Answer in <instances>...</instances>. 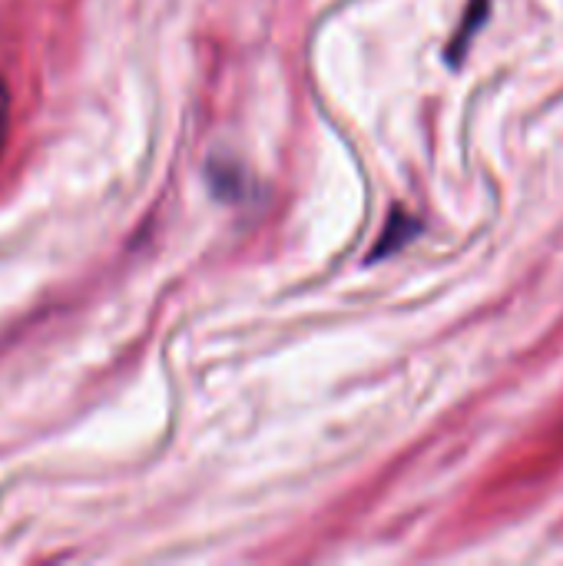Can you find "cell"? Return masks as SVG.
<instances>
[{"mask_svg":"<svg viewBox=\"0 0 563 566\" xmlns=\"http://www.w3.org/2000/svg\"><path fill=\"white\" fill-rule=\"evenodd\" d=\"M421 232V226L415 222V219H408L405 212L402 216H392V222L385 226V235L378 239V245H375V252H372V259H385L388 252H395V249H402L408 239H415Z\"/></svg>","mask_w":563,"mask_h":566,"instance_id":"obj_1","label":"cell"},{"mask_svg":"<svg viewBox=\"0 0 563 566\" xmlns=\"http://www.w3.org/2000/svg\"><path fill=\"white\" fill-rule=\"evenodd\" d=\"M484 17H488V0H475L471 10H468V17H465V23H461V30L455 33L451 56H461V53H465V46L471 43V33L484 23Z\"/></svg>","mask_w":563,"mask_h":566,"instance_id":"obj_2","label":"cell"},{"mask_svg":"<svg viewBox=\"0 0 563 566\" xmlns=\"http://www.w3.org/2000/svg\"><path fill=\"white\" fill-rule=\"evenodd\" d=\"M7 126H10V93H7V83L0 80V153L7 143Z\"/></svg>","mask_w":563,"mask_h":566,"instance_id":"obj_3","label":"cell"}]
</instances>
